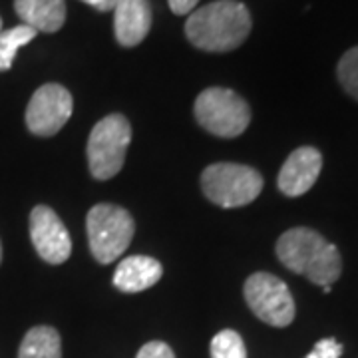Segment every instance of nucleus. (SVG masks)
<instances>
[{"label": "nucleus", "instance_id": "f257e3e1", "mask_svg": "<svg viewBox=\"0 0 358 358\" xmlns=\"http://www.w3.org/2000/svg\"><path fill=\"white\" fill-rule=\"evenodd\" d=\"M251 14L239 0H215L193 10L185 22V36L205 52H231L251 32Z\"/></svg>", "mask_w": 358, "mask_h": 358}, {"label": "nucleus", "instance_id": "f03ea898", "mask_svg": "<svg viewBox=\"0 0 358 358\" xmlns=\"http://www.w3.org/2000/svg\"><path fill=\"white\" fill-rule=\"evenodd\" d=\"M277 257L289 271L305 275L319 287H331L343 271L338 249L308 227H294L282 233L277 241Z\"/></svg>", "mask_w": 358, "mask_h": 358}, {"label": "nucleus", "instance_id": "7ed1b4c3", "mask_svg": "<svg viewBox=\"0 0 358 358\" xmlns=\"http://www.w3.org/2000/svg\"><path fill=\"white\" fill-rule=\"evenodd\" d=\"M90 251L102 265L114 263L126 253L134 237V219L120 205L100 203L90 209L86 219Z\"/></svg>", "mask_w": 358, "mask_h": 358}, {"label": "nucleus", "instance_id": "20e7f679", "mask_svg": "<svg viewBox=\"0 0 358 358\" xmlns=\"http://www.w3.org/2000/svg\"><path fill=\"white\" fill-rule=\"evenodd\" d=\"M131 141V126L122 114H110L100 120L88 138L90 173L100 181L120 173L126 162V152Z\"/></svg>", "mask_w": 358, "mask_h": 358}, {"label": "nucleus", "instance_id": "39448f33", "mask_svg": "<svg viewBox=\"0 0 358 358\" xmlns=\"http://www.w3.org/2000/svg\"><path fill=\"white\" fill-rule=\"evenodd\" d=\"M193 114L201 128L219 138H237L251 122L249 103L229 88L203 90L195 100Z\"/></svg>", "mask_w": 358, "mask_h": 358}, {"label": "nucleus", "instance_id": "423d86ee", "mask_svg": "<svg viewBox=\"0 0 358 358\" xmlns=\"http://www.w3.org/2000/svg\"><path fill=\"white\" fill-rule=\"evenodd\" d=\"M201 189L219 207H243L263 192V176L241 164H213L201 173Z\"/></svg>", "mask_w": 358, "mask_h": 358}, {"label": "nucleus", "instance_id": "0eeeda50", "mask_svg": "<svg viewBox=\"0 0 358 358\" xmlns=\"http://www.w3.org/2000/svg\"><path fill=\"white\" fill-rule=\"evenodd\" d=\"M245 301L257 319L271 327H289L294 320V301L289 287L271 273H253L245 282Z\"/></svg>", "mask_w": 358, "mask_h": 358}, {"label": "nucleus", "instance_id": "6e6552de", "mask_svg": "<svg viewBox=\"0 0 358 358\" xmlns=\"http://www.w3.org/2000/svg\"><path fill=\"white\" fill-rule=\"evenodd\" d=\"M74 110L72 94L60 84H44L40 86L26 108V126L40 136L50 138L64 128Z\"/></svg>", "mask_w": 358, "mask_h": 358}, {"label": "nucleus", "instance_id": "1a4fd4ad", "mask_svg": "<svg viewBox=\"0 0 358 358\" xmlns=\"http://www.w3.org/2000/svg\"><path fill=\"white\" fill-rule=\"evenodd\" d=\"M30 239L36 253L50 265L64 263L72 253L70 233L56 211L46 205H36L30 211Z\"/></svg>", "mask_w": 358, "mask_h": 358}, {"label": "nucleus", "instance_id": "9d476101", "mask_svg": "<svg viewBox=\"0 0 358 358\" xmlns=\"http://www.w3.org/2000/svg\"><path fill=\"white\" fill-rule=\"evenodd\" d=\"M320 169H322V154L317 148L303 145V148L294 150L293 154L287 157V162L282 164L277 185L285 195L299 197L317 183Z\"/></svg>", "mask_w": 358, "mask_h": 358}, {"label": "nucleus", "instance_id": "9b49d317", "mask_svg": "<svg viewBox=\"0 0 358 358\" xmlns=\"http://www.w3.org/2000/svg\"><path fill=\"white\" fill-rule=\"evenodd\" d=\"M152 28L150 0H120L114 8V34L117 44L131 48L143 42Z\"/></svg>", "mask_w": 358, "mask_h": 358}, {"label": "nucleus", "instance_id": "f8f14e48", "mask_svg": "<svg viewBox=\"0 0 358 358\" xmlns=\"http://www.w3.org/2000/svg\"><path fill=\"white\" fill-rule=\"evenodd\" d=\"M164 267L154 257L145 255H131L126 257L114 273L115 289L122 293H141L162 279Z\"/></svg>", "mask_w": 358, "mask_h": 358}, {"label": "nucleus", "instance_id": "ddd939ff", "mask_svg": "<svg viewBox=\"0 0 358 358\" xmlns=\"http://www.w3.org/2000/svg\"><path fill=\"white\" fill-rule=\"evenodd\" d=\"M14 10L22 24L34 28L36 32L54 34L66 22L64 0H14Z\"/></svg>", "mask_w": 358, "mask_h": 358}, {"label": "nucleus", "instance_id": "4468645a", "mask_svg": "<svg viewBox=\"0 0 358 358\" xmlns=\"http://www.w3.org/2000/svg\"><path fill=\"white\" fill-rule=\"evenodd\" d=\"M18 358H62V341L52 327L30 329L20 343Z\"/></svg>", "mask_w": 358, "mask_h": 358}, {"label": "nucleus", "instance_id": "2eb2a0df", "mask_svg": "<svg viewBox=\"0 0 358 358\" xmlns=\"http://www.w3.org/2000/svg\"><path fill=\"white\" fill-rule=\"evenodd\" d=\"M36 34L38 32L34 28L26 24L14 26V28L0 32V72H6L13 68L16 52L20 50L24 44H28L30 40L36 38Z\"/></svg>", "mask_w": 358, "mask_h": 358}, {"label": "nucleus", "instance_id": "dca6fc26", "mask_svg": "<svg viewBox=\"0 0 358 358\" xmlns=\"http://www.w3.org/2000/svg\"><path fill=\"white\" fill-rule=\"evenodd\" d=\"M209 350H211V358H247V348L241 334L231 329L215 334Z\"/></svg>", "mask_w": 358, "mask_h": 358}, {"label": "nucleus", "instance_id": "f3484780", "mask_svg": "<svg viewBox=\"0 0 358 358\" xmlns=\"http://www.w3.org/2000/svg\"><path fill=\"white\" fill-rule=\"evenodd\" d=\"M336 76L346 94L358 100V46L343 54L336 66Z\"/></svg>", "mask_w": 358, "mask_h": 358}, {"label": "nucleus", "instance_id": "a211bd4d", "mask_svg": "<svg viewBox=\"0 0 358 358\" xmlns=\"http://www.w3.org/2000/svg\"><path fill=\"white\" fill-rule=\"evenodd\" d=\"M341 355H343L341 343H336L334 338H322L305 358H341Z\"/></svg>", "mask_w": 358, "mask_h": 358}, {"label": "nucleus", "instance_id": "6ab92c4d", "mask_svg": "<svg viewBox=\"0 0 358 358\" xmlns=\"http://www.w3.org/2000/svg\"><path fill=\"white\" fill-rule=\"evenodd\" d=\"M136 358H176L173 350L169 348V345L162 343V341H152L148 345H143L138 352Z\"/></svg>", "mask_w": 358, "mask_h": 358}, {"label": "nucleus", "instance_id": "aec40b11", "mask_svg": "<svg viewBox=\"0 0 358 358\" xmlns=\"http://www.w3.org/2000/svg\"><path fill=\"white\" fill-rule=\"evenodd\" d=\"M167 2H169L171 13L178 14V16H185V14H192L195 10L199 0H167Z\"/></svg>", "mask_w": 358, "mask_h": 358}, {"label": "nucleus", "instance_id": "412c9836", "mask_svg": "<svg viewBox=\"0 0 358 358\" xmlns=\"http://www.w3.org/2000/svg\"><path fill=\"white\" fill-rule=\"evenodd\" d=\"M117 2H120V0H88L90 6H94V8L100 10V13H110V10H114Z\"/></svg>", "mask_w": 358, "mask_h": 358}, {"label": "nucleus", "instance_id": "4be33fe9", "mask_svg": "<svg viewBox=\"0 0 358 358\" xmlns=\"http://www.w3.org/2000/svg\"><path fill=\"white\" fill-rule=\"evenodd\" d=\"M0 263H2V243H0Z\"/></svg>", "mask_w": 358, "mask_h": 358}, {"label": "nucleus", "instance_id": "5701e85b", "mask_svg": "<svg viewBox=\"0 0 358 358\" xmlns=\"http://www.w3.org/2000/svg\"><path fill=\"white\" fill-rule=\"evenodd\" d=\"M0 32H2V18H0Z\"/></svg>", "mask_w": 358, "mask_h": 358}, {"label": "nucleus", "instance_id": "b1692460", "mask_svg": "<svg viewBox=\"0 0 358 358\" xmlns=\"http://www.w3.org/2000/svg\"><path fill=\"white\" fill-rule=\"evenodd\" d=\"M82 2H86V4H88V0H82Z\"/></svg>", "mask_w": 358, "mask_h": 358}]
</instances>
